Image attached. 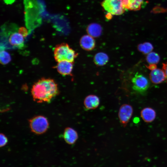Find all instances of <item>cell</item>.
<instances>
[{"mask_svg":"<svg viewBox=\"0 0 167 167\" xmlns=\"http://www.w3.org/2000/svg\"><path fill=\"white\" fill-rule=\"evenodd\" d=\"M58 84L50 78H42L35 82L31 90L34 100L37 103H49L59 93Z\"/></svg>","mask_w":167,"mask_h":167,"instance_id":"1","label":"cell"},{"mask_svg":"<svg viewBox=\"0 0 167 167\" xmlns=\"http://www.w3.org/2000/svg\"><path fill=\"white\" fill-rule=\"evenodd\" d=\"M54 57L55 61L59 62L67 61L74 63L78 54L66 43L57 45L54 49Z\"/></svg>","mask_w":167,"mask_h":167,"instance_id":"2","label":"cell"},{"mask_svg":"<svg viewBox=\"0 0 167 167\" xmlns=\"http://www.w3.org/2000/svg\"><path fill=\"white\" fill-rule=\"evenodd\" d=\"M30 127L31 131L36 134H41L48 129L49 124L47 119L41 115L37 116L29 120Z\"/></svg>","mask_w":167,"mask_h":167,"instance_id":"3","label":"cell"},{"mask_svg":"<svg viewBox=\"0 0 167 167\" xmlns=\"http://www.w3.org/2000/svg\"><path fill=\"white\" fill-rule=\"evenodd\" d=\"M101 5L105 11L112 15H122L126 10L122 0H104Z\"/></svg>","mask_w":167,"mask_h":167,"instance_id":"4","label":"cell"},{"mask_svg":"<svg viewBox=\"0 0 167 167\" xmlns=\"http://www.w3.org/2000/svg\"><path fill=\"white\" fill-rule=\"evenodd\" d=\"M25 8V17L27 21L30 24L40 20L38 7L35 0H24Z\"/></svg>","mask_w":167,"mask_h":167,"instance_id":"5","label":"cell"},{"mask_svg":"<svg viewBox=\"0 0 167 167\" xmlns=\"http://www.w3.org/2000/svg\"><path fill=\"white\" fill-rule=\"evenodd\" d=\"M132 89L139 93H143L148 89L150 83L147 78L141 74L135 73L131 79Z\"/></svg>","mask_w":167,"mask_h":167,"instance_id":"6","label":"cell"},{"mask_svg":"<svg viewBox=\"0 0 167 167\" xmlns=\"http://www.w3.org/2000/svg\"><path fill=\"white\" fill-rule=\"evenodd\" d=\"M132 106L128 104H124L120 107L118 117L121 125L125 127L130 121L133 114Z\"/></svg>","mask_w":167,"mask_h":167,"instance_id":"7","label":"cell"},{"mask_svg":"<svg viewBox=\"0 0 167 167\" xmlns=\"http://www.w3.org/2000/svg\"><path fill=\"white\" fill-rule=\"evenodd\" d=\"M79 45L84 50L91 51L95 47L96 43L94 38L89 35L82 36L79 40Z\"/></svg>","mask_w":167,"mask_h":167,"instance_id":"8","label":"cell"},{"mask_svg":"<svg viewBox=\"0 0 167 167\" xmlns=\"http://www.w3.org/2000/svg\"><path fill=\"white\" fill-rule=\"evenodd\" d=\"M58 62L55 67L60 74L64 76L71 75L73 63L67 61H62Z\"/></svg>","mask_w":167,"mask_h":167,"instance_id":"9","label":"cell"},{"mask_svg":"<svg viewBox=\"0 0 167 167\" xmlns=\"http://www.w3.org/2000/svg\"><path fill=\"white\" fill-rule=\"evenodd\" d=\"M100 103L99 97L93 94L89 95L86 96L84 101V107L87 110L96 109L99 106Z\"/></svg>","mask_w":167,"mask_h":167,"instance_id":"10","label":"cell"},{"mask_svg":"<svg viewBox=\"0 0 167 167\" xmlns=\"http://www.w3.org/2000/svg\"><path fill=\"white\" fill-rule=\"evenodd\" d=\"M63 137L67 143L71 145L75 143L77 140L78 135L77 131L73 128L67 127L64 130Z\"/></svg>","mask_w":167,"mask_h":167,"instance_id":"11","label":"cell"},{"mask_svg":"<svg viewBox=\"0 0 167 167\" xmlns=\"http://www.w3.org/2000/svg\"><path fill=\"white\" fill-rule=\"evenodd\" d=\"M149 78L152 82L155 84L161 83L166 79L163 70L157 68L151 71Z\"/></svg>","mask_w":167,"mask_h":167,"instance_id":"12","label":"cell"},{"mask_svg":"<svg viewBox=\"0 0 167 167\" xmlns=\"http://www.w3.org/2000/svg\"><path fill=\"white\" fill-rule=\"evenodd\" d=\"M140 116L145 122L150 123L155 120L156 114L155 110L152 108L150 107H146L141 110Z\"/></svg>","mask_w":167,"mask_h":167,"instance_id":"13","label":"cell"},{"mask_svg":"<svg viewBox=\"0 0 167 167\" xmlns=\"http://www.w3.org/2000/svg\"><path fill=\"white\" fill-rule=\"evenodd\" d=\"M126 10L137 11L139 10L144 0H122Z\"/></svg>","mask_w":167,"mask_h":167,"instance_id":"14","label":"cell"},{"mask_svg":"<svg viewBox=\"0 0 167 167\" xmlns=\"http://www.w3.org/2000/svg\"><path fill=\"white\" fill-rule=\"evenodd\" d=\"M87 32L88 35L93 38H97L101 35L102 28L101 26L98 24L92 23L88 26Z\"/></svg>","mask_w":167,"mask_h":167,"instance_id":"15","label":"cell"},{"mask_svg":"<svg viewBox=\"0 0 167 167\" xmlns=\"http://www.w3.org/2000/svg\"><path fill=\"white\" fill-rule=\"evenodd\" d=\"M109 61L108 55L105 53L99 52L96 53L93 57L94 64L97 66H103L106 65Z\"/></svg>","mask_w":167,"mask_h":167,"instance_id":"16","label":"cell"},{"mask_svg":"<svg viewBox=\"0 0 167 167\" xmlns=\"http://www.w3.org/2000/svg\"><path fill=\"white\" fill-rule=\"evenodd\" d=\"M9 41L12 45L20 47L24 45V40L23 36L20 33L15 32L11 35Z\"/></svg>","mask_w":167,"mask_h":167,"instance_id":"17","label":"cell"},{"mask_svg":"<svg viewBox=\"0 0 167 167\" xmlns=\"http://www.w3.org/2000/svg\"><path fill=\"white\" fill-rule=\"evenodd\" d=\"M138 51L144 54L151 52L153 49L152 45L149 42H145L139 44L137 46Z\"/></svg>","mask_w":167,"mask_h":167,"instance_id":"18","label":"cell"},{"mask_svg":"<svg viewBox=\"0 0 167 167\" xmlns=\"http://www.w3.org/2000/svg\"><path fill=\"white\" fill-rule=\"evenodd\" d=\"M146 59L149 64H157L160 61V57L156 53L151 52L147 54Z\"/></svg>","mask_w":167,"mask_h":167,"instance_id":"19","label":"cell"},{"mask_svg":"<svg viewBox=\"0 0 167 167\" xmlns=\"http://www.w3.org/2000/svg\"><path fill=\"white\" fill-rule=\"evenodd\" d=\"M11 60L10 54L7 52L2 50L0 52V62L2 64H6Z\"/></svg>","mask_w":167,"mask_h":167,"instance_id":"20","label":"cell"},{"mask_svg":"<svg viewBox=\"0 0 167 167\" xmlns=\"http://www.w3.org/2000/svg\"><path fill=\"white\" fill-rule=\"evenodd\" d=\"M0 146L1 147L4 146L7 143V139L4 135L2 133L0 134Z\"/></svg>","mask_w":167,"mask_h":167,"instance_id":"21","label":"cell"},{"mask_svg":"<svg viewBox=\"0 0 167 167\" xmlns=\"http://www.w3.org/2000/svg\"><path fill=\"white\" fill-rule=\"evenodd\" d=\"M18 32L24 38L26 37L28 34L27 30L24 27L20 28L18 30Z\"/></svg>","mask_w":167,"mask_h":167,"instance_id":"22","label":"cell"},{"mask_svg":"<svg viewBox=\"0 0 167 167\" xmlns=\"http://www.w3.org/2000/svg\"><path fill=\"white\" fill-rule=\"evenodd\" d=\"M162 69L165 73L166 77V80L167 82V62L162 63Z\"/></svg>","mask_w":167,"mask_h":167,"instance_id":"23","label":"cell"},{"mask_svg":"<svg viewBox=\"0 0 167 167\" xmlns=\"http://www.w3.org/2000/svg\"><path fill=\"white\" fill-rule=\"evenodd\" d=\"M151 71H152L157 68L156 64H150L146 66Z\"/></svg>","mask_w":167,"mask_h":167,"instance_id":"24","label":"cell"},{"mask_svg":"<svg viewBox=\"0 0 167 167\" xmlns=\"http://www.w3.org/2000/svg\"><path fill=\"white\" fill-rule=\"evenodd\" d=\"M4 1L7 4H11L13 3L15 0H4Z\"/></svg>","mask_w":167,"mask_h":167,"instance_id":"25","label":"cell"},{"mask_svg":"<svg viewBox=\"0 0 167 167\" xmlns=\"http://www.w3.org/2000/svg\"><path fill=\"white\" fill-rule=\"evenodd\" d=\"M139 118H135L134 119V120H133V122L136 123L138 122V121H139Z\"/></svg>","mask_w":167,"mask_h":167,"instance_id":"26","label":"cell"}]
</instances>
